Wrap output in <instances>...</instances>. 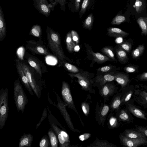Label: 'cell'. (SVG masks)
<instances>
[{
  "mask_svg": "<svg viewBox=\"0 0 147 147\" xmlns=\"http://www.w3.org/2000/svg\"><path fill=\"white\" fill-rule=\"evenodd\" d=\"M46 32L48 45L53 54L62 61L68 60V58L64 54L59 34L48 27L47 28Z\"/></svg>",
  "mask_w": 147,
  "mask_h": 147,
  "instance_id": "cell-1",
  "label": "cell"
},
{
  "mask_svg": "<svg viewBox=\"0 0 147 147\" xmlns=\"http://www.w3.org/2000/svg\"><path fill=\"white\" fill-rule=\"evenodd\" d=\"M68 75L72 78H77L78 82L81 86L82 89L90 93L96 94V92L93 88L95 74L87 71H83L76 74H68Z\"/></svg>",
  "mask_w": 147,
  "mask_h": 147,
  "instance_id": "cell-2",
  "label": "cell"
},
{
  "mask_svg": "<svg viewBox=\"0 0 147 147\" xmlns=\"http://www.w3.org/2000/svg\"><path fill=\"white\" fill-rule=\"evenodd\" d=\"M13 98L18 112L23 113L28 100L19 79L15 80L13 85Z\"/></svg>",
  "mask_w": 147,
  "mask_h": 147,
  "instance_id": "cell-3",
  "label": "cell"
},
{
  "mask_svg": "<svg viewBox=\"0 0 147 147\" xmlns=\"http://www.w3.org/2000/svg\"><path fill=\"white\" fill-rule=\"evenodd\" d=\"M20 60V64L30 86L36 96L39 98L40 96V89L37 81V76L39 74L30 65Z\"/></svg>",
  "mask_w": 147,
  "mask_h": 147,
  "instance_id": "cell-4",
  "label": "cell"
},
{
  "mask_svg": "<svg viewBox=\"0 0 147 147\" xmlns=\"http://www.w3.org/2000/svg\"><path fill=\"white\" fill-rule=\"evenodd\" d=\"M8 90L7 88L0 90V129L4 126L7 119L8 112Z\"/></svg>",
  "mask_w": 147,
  "mask_h": 147,
  "instance_id": "cell-5",
  "label": "cell"
},
{
  "mask_svg": "<svg viewBox=\"0 0 147 147\" xmlns=\"http://www.w3.org/2000/svg\"><path fill=\"white\" fill-rule=\"evenodd\" d=\"M84 45L87 55L86 59L92 61L90 65V67H93V64L95 63L98 64H102L107 61L114 62L113 60L105 55L98 52H94L92 46L90 45L85 43Z\"/></svg>",
  "mask_w": 147,
  "mask_h": 147,
  "instance_id": "cell-6",
  "label": "cell"
},
{
  "mask_svg": "<svg viewBox=\"0 0 147 147\" xmlns=\"http://www.w3.org/2000/svg\"><path fill=\"white\" fill-rule=\"evenodd\" d=\"M140 87L137 85L134 86V91L133 94L134 100L144 108H147V87L140 85Z\"/></svg>",
  "mask_w": 147,
  "mask_h": 147,
  "instance_id": "cell-7",
  "label": "cell"
},
{
  "mask_svg": "<svg viewBox=\"0 0 147 147\" xmlns=\"http://www.w3.org/2000/svg\"><path fill=\"white\" fill-rule=\"evenodd\" d=\"M118 71L109 72H97L95 76L93 87H96L99 89L107 83L115 80L114 75Z\"/></svg>",
  "mask_w": 147,
  "mask_h": 147,
  "instance_id": "cell-8",
  "label": "cell"
},
{
  "mask_svg": "<svg viewBox=\"0 0 147 147\" xmlns=\"http://www.w3.org/2000/svg\"><path fill=\"white\" fill-rule=\"evenodd\" d=\"M118 88L113 81L107 83L98 89L99 94L103 98L104 103L108 100L109 97L117 92Z\"/></svg>",
  "mask_w": 147,
  "mask_h": 147,
  "instance_id": "cell-9",
  "label": "cell"
},
{
  "mask_svg": "<svg viewBox=\"0 0 147 147\" xmlns=\"http://www.w3.org/2000/svg\"><path fill=\"white\" fill-rule=\"evenodd\" d=\"M109 110V105L105 103H102L99 105L97 102L95 111V118L99 125L104 127Z\"/></svg>",
  "mask_w": 147,
  "mask_h": 147,
  "instance_id": "cell-10",
  "label": "cell"
},
{
  "mask_svg": "<svg viewBox=\"0 0 147 147\" xmlns=\"http://www.w3.org/2000/svg\"><path fill=\"white\" fill-rule=\"evenodd\" d=\"M61 95L65 105L74 111L80 116L75 107L71 96L70 88L68 84L65 81L62 82Z\"/></svg>",
  "mask_w": 147,
  "mask_h": 147,
  "instance_id": "cell-11",
  "label": "cell"
},
{
  "mask_svg": "<svg viewBox=\"0 0 147 147\" xmlns=\"http://www.w3.org/2000/svg\"><path fill=\"white\" fill-rule=\"evenodd\" d=\"M26 48L32 53L36 54L48 55L50 53L46 47L37 41L30 40L26 42Z\"/></svg>",
  "mask_w": 147,
  "mask_h": 147,
  "instance_id": "cell-12",
  "label": "cell"
},
{
  "mask_svg": "<svg viewBox=\"0 0 147 147\" xmlns=\"http://www.w3.org/2000/svg\"><path fill=\"white\" fill-rule=\"evenodd\" d=\"M119 138L121 144L126 147H137L147 143L146 138H131L122 134L119 135Z\"/></svg>",
  "mask_w": 147,
  "mask_h": 147,
  "instance_id": "cell-13",
  "label": "cell"
},
{
  "mask_svg": "<svg viewBox=\"0 0 147 147\" xmlns=\"http://www.w3.org/2000/svg\"><path fill=\"white\" fill-rule=\"evenodd\" d=\"M57 101V106L63 118L65 119L68 126L72 131L79 132L80 131L75 128L71 120L70 117L68 113L66 108V105L60 99L58 95L56 94Z\"/></svg>",
  "mask_w": 147,
  "mask_h": 147,
  "instance_id": "cell-14",
  "label": "cell"
},
{
  "mask_svg": "<svg viewBox=\"0 0 147 147\" xmlns=\"http://www.w3.org/2000/svg\"><path fill=\"white\" fill-rule=\"evenodd\" d=\"M125 105L126 106L125 108L135 117L144 120L147 119V114L135 105L133 100H129Z\"/></svg>",
  "mask_w": 147,
  "mask_h": 147,
  "instance_id": "cell-15",
  "label": "cell"
},
{
  "mask_svg": "<svg viewBox=\"0 0 147 147\" xmlns=\"http://www.w3.org/2000/svg\"><path fill=\"white\" fill-rule=\"evenodd\" d=\"M15 62L17 71L22 83L30 94L33 96L34 93L32 90L28 82L26 76L20 64V60L16 59Z\"/></svg>",
  "mask_w": 147,
  "mask_h": 147,
  "instance_id": "cell-16",
  "label": "cell"
},
{
  "mask_svg": "<svg viewBox=\"0 0 147 147\" xmlns=\"http://www.w3.org/2000/svg\"><path fill=\"white\" fill-rule=\"evenodd\" d=\"M33 1L35 8L40 13L46 17L49 16L51 9L47 0H33Z\"/></svg>",
  "mask_w": 147,
  "mask_h": 147,
  "instance_id": "cell-17",
  "label": "cell"
},
{
  "mask_svg": "<svg viewBox=\"0 0 147 147\" xmlns=\"http://www.w3.org/2000/svg\"><path fill=\"white\" fill-rule=\"evenodd\" d=\"M121 91V106H123L128 102L133 94L134 86L133 85H128L120 90Z\"/></svg>",
  "mask_w": 147,
  "mask_h": 147,
  "instance_id": "cell-18",
  "label": "cell"
},
{
  "mask_svg": "<svg viewBox=\"0 0 147 147\" xmlns=\"http://www.w3.org/2000/svg\"><path fill=\"white\" fill-rule=\"evenodd\" d=\"M116 111V117L120 121L127 123L133 122L134 118L125 108L122 109H120Z\"/></svg>",
  "mask_w": 147,
  "mask_h": 147,
  "instance_id": "cell-19",
  "label": "cell"
},
{
  "mask_svg": "<svg viewBox=\"0 0 147 147\" xmlns=\"http://www.w3.org/2000/svg\"><path fill=\"white\" fill-rule=\"evenodd\" d=\"M114 52L118 61L120 63L124 64L128 62L129 59L127 53L118 44L114 47Z\"/></svg>",
  "mask_w": 147,
  "mask_h": 147,
  "instance_id": "cell-20",
  "label": "cell"
},
{
  "mask_svg": "<svg viewBox=\"0 0 147 147\" xmlns=\"http://www.w3.org/2000/svg\"><path fill=\"white\" fill-rule=\"evenodd\" d=\"M115 80L122 89L129 85L130 80L129 74L117 71L114 75Z\"/></svg>",
  "mask_w": 147,
  "mask_h": 147,
  "instance_id": "cell-21",
  "label": "cell"
},
{
  "mask_svg": "<svg viewBox=\"0 0 147 147\" xmlns=\"http://www.w3.org/2000/svg\"><path fill=\"white\" fill-rule=\"evenodd\" d=\"M106 34L109 36L115 38L125 37L129 35V34L121 29L115 27H111L107 29Z\"/></svg>",
  "mask_w": 147,
  "mask_h": 147,
  "instance_id": "cell-22",
  "label": "cell"
},
{
  "mask_svg": "<svg viewBox=\"0 0 147 147\" xmlns=\"http://www.w3.org/2000/svg\"><path fill=\"white\" fill-rule=\"evenodd\" d=\"M121 91L119 90L115 95L109 105L111 111H116L121 109Z\"/></svg>",
  "mask_w": 147,
  "mask_h": 147,
  "instance_id": "cell-23",
  "label": "cell"
},
{
  "mask_svg": "<svg viewBox=\"0 0 147 147\" xmlns=\"http://www.w3.org/2000/svg\"><path fill=\"white\" fill-rule=\"evenodd\" d=\"M27 61L29 65L34 69L42 77L43 71L40 62L36 58L31 56L28 57Z\"/></svg>",
  "mask_w": 147,
  "mask_h": 147,
  "instance_id": "cell-24",
  "label": "cell"
},
{
  "mask_svg": "<svg viewBox=\"0 0 147 147\" xmlns=\"http://www.w3.org/2000/svg\"><path fill=\"white\" fill-rule=\"evenodd\" d=\"M33 140V136L31 134L24 133L20 139L18 147H30Z\"/></svg>",
  "mask_w": 147,
  "mask_h": 147,
  "instance_id": "cell-25",
  "label": "cell"
},
{
  "mask_svg": "<svg viewBox=\"0 0 147 147\" xmlns=\"http://www.w3.org/2000/svg\"><path fill=\"white\" fill-rule=\"evenodd\" d=\"M88 147H117L113 143L103 140H100L97 138L92 143L90 144L87 146Z\"/></svg>",
  "mask_w": 147,
  "mask_h": 147,
  "instance_id": "cell-26",
  "label": "cell"
},
{
  "mask_svg": "<svg viewBox=\"0 0 147 147\" xmlns=\"http://www.w3.org/2000/svg\"><path fill=\"white\" fill-rule=\"evenodd\" d=\"M122 134L127 137L131 138H147V137L144 134L138 131L136 129H126Z\"/></svg>",
  "mask_w": 147,
  "mask_h": 147,
  "instance_id": "cell-27",
  "label": "cell"
},
{
  "mask_svg": "<svg viewBox=\"0 0 147 147\" xmlns=\"http://www.w3.org/2000/svg\"><path fill=\"white\" fill-rule=\"evenodd\" d=\"M52 126L59 140L60 147H68L69 146V143L67 142L61 134L59 128L54 124L52 123Z\"/></svg>",
  "mask_w": 147,
  "mask_h": 147,
  "instance_id": "cell-28",
  "label": "cell"
},
{
  "mask_svg": "<svg viewBox=\"0 0 147 147\" xmlns=\"http://www.w3.org/2000/svg\"><path fill=\"white\" fill-rule=\"evenodd\" d=\"M100 52L113 60L114 62L117 63V60L115 57L114 47L113 46H105L100 50Z\"/></svg>",
  "mask_w": 147,
  "mask_h": 147,
  "instance_id": "cell-29",
  "label": "cell"
},
{
  "mask_svg": "<svg viewBox=\"0 0 147 147\" xmlns=\"http://www.w3.org/2000/svg\"><path fill=\"white\" fill-rule=\"evenodd\" d=\"M6 33L5 23L2 11L0 8V41L5 39Z\"/></svg>",
  "mask_w": 147,
  "mask_h": 147,
  "instance_id": "cell-30",
  "label": "cell"
},
{
  "mask_svg": "<svg viewBox=\"0 0 147 147\" xmlns=\"http://www.w3.org/2000/svg\"><path fill=\"white\" fill-rule=\"evenodd\" d=\"M134 43L133 40L129 38L124 40L122 42L118 44L127 53L129 54L131 51Z\"/></svg>",
  "mask_w": 147,
  "mask_h": 147,
  "instance_id": "cell-31",
  "label": "cell"
},
{
  "mask_svg": "<svg viewBox=\"0 0 147 147\" xmlns=\"http://www.w3.org/2000/svg\"><path fill=\"white\" fill-rule=\"evenodd\" d=\"M137 22L141 29L142 35L146 36L147 34V17H140L137 20Z\"/></svg>",
  "mask_w": 147,
  "mask_h": 147,
  "instance_id": "cell-32",
  "label": "cell"
},
{
  "mask_svg": "<svg viewBox=\"0 0 147 147\" xmlns=\"http://www.w3.org/2000/svg\"><path fill=\"white\" fill-rule=\"evenodd\" d=\"M121 69L120 67L111 64L100 67L96 69L97 72L106 73L117 71Z\"/></svg>",
  "mask_w": 147,
  "mask_h": 147,
  "instance_id": "cell-33",
  "label": "cell"
},
{
  "mask_svg": "<svg viewBox=\"0 0 147 147\" xmlns=\"http://www.w3.org/2000/svg\"><path fill=\"white\" fill-rule=\"evenodd\" d=\"M94 18L91 13L89 14L85 20L82 24L83 28L91 30L92 28Z\"/></svg>",
  "mask_w": 147,
  "mask_h": 147,
  "instance_id": "cell-34",
  "label": "cell"
},
{
  "mask_svg": "<svg viewBox=\"0 0 147 147\" xmlns=\"http://www.w3.org/2000/svg\"><path fill=\"white\" fill-rule=\"evenodd\" d=\"M66 42L68 51L70 53L73 52L76 44L72 39L71 31L69 32L67 34Z\"/></svg>",
  "mask_w": 147,
  "mask_h": 147,
  "instance_id": "cell-35",
  "label": "cell"
},
{
  "mask_svg": "<svg viewBox=\"0 0 147 147\" xmlns=\"http://www.w3.org/2000/svg\"><path fill=\"white\" fill-rule=\"evenodd\" d=\"M51 2L49 4L50 7L52 11H53L54 7L58 4L60 5V9L62 11H65V5L66 3V0H49Z\"/></svg>",
  "mask_w": 147,
  "mask_h": 147,
  "instance_id": "cell-36",
  "label": "cell"
},
{
  "mask_svg": "<svg viewBox=\"0 0 147 147\" xmlns=\"http://www.w3.org/2000/svg\"><path fill=\"white\" fill-rule=\"evenodd\" d=\"M145 44L140 45L131 53V55L133 59L139 58L143 54L145 49Z\"/></svg>",
  "mask_w": 147,
  "mask_h": 147,
  "instance_id": "cell-37",
  "label": "cell"
},
{
  "mask_svg": "<svg viewBox=\"0 0 147 147\" xmlns=\"http://www.w3.org/2000/svg\"><path fill=\"white\" fill-rule=\"evenodd\" d=\"M81 0H70L68 7L69 9L73 12L79 11Z\"/></svg>",
  "mask_w": 147,
  "mask_h": 147,
  "instance_id": "cell-38",
  "label": "cell"
},
{
  "mask_svg": "<svg viewBox=\"0 0 147 147\" xmlns=\"http://www.w3.org/2000/svg\"><path fill=\"white\" fill-rule=\"evenodd\" d=\"M121 122L118 120L117 118L113 116L109 117L108 125L110 129H113L117 127L121 124Z\"/></svg>",
  "mask_w": 147,
  "mask_h": 147,
  "instance_id": "cell-39",
  "label": "cell"
},
{
  "mask_svg": "<svg viewBox=\"0 0 147 147\" xmlns=\"http://www.w3.org/2000/svg\"><path fill=\"white\" fill-rule=\"evenodd\" d=\"M41 26L38 24L35 25L32 27L29 32L30 35L40 37L41 34Z\"/></svg>",
  "mask_w": 147,
  "mask_h": 147,
  "instance_id": "cell-40",
  "label": "cell"
},
{
  "mask_svg": "<svg viewBox=\"0 0 147 147\" xmlns=\"http://www.w3.org/2000/svg\"><path fill=\"white\" fill-rule=\"evenodd\" d=\"M49 136L51 146L52 147H57L58 141L57 136L52 130H49L48 133Z\"/></svg>",
  "mask_w": 147,
  "mask_h": 147,
  "instance_id": "cell-41",
  "label": "cell"
},
{
  "mask_svg": "<svg viewBox=\"0 0 147 147\" xmlns=\"http://www.w3.org/2000/svg\"><path fill=\"white\" fill-rule=\"evenodd\" d=\"M139 67L137 65L130 63L123 67L124 71L127 73H136L139 70Z\"/></svg>",
  "mask_w": 147,
  "mask_h": 147,
  "instance_id": "cell-42",
  "label": "cell"
},
{
  "mask_svg": "<svg viewBox=\"0 0 147 147\" xmlns=\"http://www.w3.org/2000/svg\"><path fill=\"white\" fill-rule=\"evenodd\" d=\"M126 20L125 17L120 14L118 13L113 19L111 24L112 25H119Z\"/></svg>",
  "mask_w": 147,
  "mask_h": 147,
  "instance_id": "cell-43",
  "label": "cell"
},
{
  "mask_svg": "<svg viewBox=\"0 0 147 147\" xmlns=\"http://www.w3.org/2000/svg\"><path fill=\"white\" fill-rule=\"evenodd\" d=\"M90 0H83L81 8L79 11V15L80 18L85 13L88 7Z\"/></svg>",
  "mask_w": 147,
  "mask_h": 147,
  "instance_id": "cell-44",
  "label": "cell"
},
{
  "mask_svg": "<svg viewBox=\"0 0 147 147\" xmlns=\"http://www.w3.org/2000/svg\"><path fill=\"white\" fill-rule=\"evenodd\" d=\"M135 5L136 11L138 13L143 11L145 8V3L143 0H136Z\"/></svg>",
  "mask_w": 147,
  "mask_h": 147,
  "instance_id": "cell-45",
  "label": "cell"
},
{
  "mask_svg": "<svg viewBox=\"0 0 147 147\" xmlns=\"http://www.w3.org/2000/svg\"><path fill=\"white\" fill-rule=\"evenodd\" d=\"M64 66L68 71L71 73H78L80 72V71L77 67L69 63H65Z\"/></svg>",
  "mask_w": 147,
  "mask_h": 147,
  "instance_id": "cell-46",
  "label": "cell"
},
{
  "mask_svg": "<svg viewBox=\"0 0 147 147\" xmlns=\"http://www.w3.org/2000/svg\"><path fill=\"white\" fill-rule=\"evenodd\" d=\"M81 107L84 114L86 116H88L89 114L90 109L88 103L85 102H82L81 104Z\"/></svg>",
  "mask_w": 147,
  "mask_h": 147,
  "instance_id": "cell-47",
  "label": "cell"
},
{
  "mask_svg": "<svg viewBox=\"0 0 147 147\" xmlns=\"http://www.w3.org/2000/svg\"><path fill=\"white\" fill-rule=\"evenodd\" d=\"M71 32L73 40L75 42L76 45L79 44L80 42V38L77 32L74 30H71Z\"/></svg>",
  "mask_w": 147,
  "mask_h": 147,
  "instance_id": "cell-48",
  "label": "cell"
},
{
  "mask_svg": "<svg viewBox=\"0 0 147 147\" xmlns=\"http://www.w3.org/2000/svg\"><path fill=\"white\" fill-rule=\"evenodd\" d=\"M135 129L147 137V128L146 127L135 125Z\"/></svg>",
  "mask_w": 147,
  "mask_h": 147,
  "instance_id": "cell-49",
  "label": "cell"
},
{
  "mask_svg": "<svg viewBox=\"0 0 147 147\" xmlns=\"http://www.w3.org/2000/svg\"><path fill=\"white\" fill-rule=\"evenodd\" d=\"M39 145L40 147H48L49 145L48 139L45 137L42 138L40 142Z\"/></svg>",
  "mask_w": 147,
  "mask_h": 147,
  "instance_id": "cell-50",
  "label": "cell"
},
{
  "mask_svg": "<svg viewBox=\"0 0 147 147\" xmlns=\"http://www.w3.org/2000/svg\"><path fill=\"white\" fill-rule=\"evenodd\" d=\"M137 79L141 81L144 82L147 80V72H144L139 74L136 76Z\"/></svg>",
  "mask_w": 147,
  "mask_h": 147,
  "instance_id": "cell-51",
  "label": "cell"
},
{
  "mask_svg": "<svg viewBox=\"0 0 147 147\" xmlns=\"http://www.w3.org/2000/svg\"><path fill=\"white\" fill-rule=\"evenodd\" d=\"M47 115V113L46 109L44 108L41 118L39 122L36 125V129L40 125L42 121L46 118Z\"/></svg>",
  "mask_w": 147,
  "mask_h": 147,
  "instance_id": "cell-52",
  "label": "cell"
},
{
  "mask_svg": "<svg viewBox=\"0 0 147 147\" xmlns=\"http://www.w3.org/2000/svg\"><path fill=\"white\" fill-rule=\"evenodd\" d=\"M59 131L61 134L63 136L65 141L67 142L70 143V140L69 136L67 133L64 131L59 129Z\"/></svg>",
  "mask_w": 147,
  "mask_h": 147,
  "instance_id": "cell-53",
  "label": "cell"
},
{
  "mask_svg": "<svg viewBox=\"0 0 147 147\" xmlns=\"http://www.w3.org/2000/svg\"><path fill=\"white\" fill-rule=\"evenodd\" d=\"M91 136V135L90 133H84L81 135L79 137V138L80 140L83 141L89 138Z\"/></svg>",
  "mask_w": 147,
  "mask_h": 147,
  "instance_id": "cell-54",
  "label": "cell"
},
{
  "mask_svg": "<svg viewBox=\"0 0 147 147\" xmlns=\"http://www.w3.org/2000/svg\"><path fill=\"white\" fill-rule=\"evenodd\" d=\"M77 47V46L76 45L74 47V50H75V51H77L79 50L80 48L79 46H78Z\"/></svg>",
  "mask_w": 147,
  "mask_h": 147,
  "instance_id": "cell-55",
  "label": "cell"
}]
</instances>
